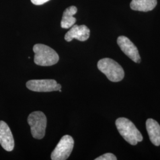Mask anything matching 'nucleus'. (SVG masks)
<instances>
[{
	"instance_id": "2",
	"label": "nucleus",
	"mask_w": 160,
	"mask_h": 160,
	"mask_svg": "<svg viewBox=\"0 0 160 160\" xmlns=\"http://www.w3.org/2000/svg\"><path fill=\"white\" fill-rule=\"evenodd\" d=\"M34 62L38 65L48 67L57 63L59 55L51 48L43 44H36L33 48Z\"/></svg>"
},
{
	"instance_id": "9",
	"label": "nucleus",
	"mask_w": 160,
	"mask_h": 160,
	"mask_svg": "<svg viewBox=\"0 0 160 160\" xmlns=\"http://www.w3.org/2000/svg\"><path fill=\"white\" fill-rule=\"evenodd\" d=\"M90 34V29L85 25L74 24L65 34V39L67 42H71L74 39L80 41H86L89 38Z\"/></svg>"
},
{
	"instance_id": "5",
	"label": "nucleus",
	"mask_w": 160,
	"mask_h": 160,
	"mask_svg": "<svg viewBox=\"0 0 160 160\" xmlns=\"http://www.w3.org/2000/svg\"><path fill=\"white\" fill-rule=\"evenodd\" d=\"M74 145V141L72 137L68 135H64L61 139L55 148L52 151V160H67L72 152Z\"/></svg>"
},
{
	"instance_id": "11",
	"label": "nucleus",
	"mask_w": 160,
	"mask_h": 160,
	"mask_svg": "<svg viewBox=\"0 0 160 160\" xmlns=\"http://www.w3.org/2000/svg\"><path fill=\"white\" fill-rule=\"evenodd\" d=\"M157 4V0H132L130 7L132 10L147 12L152 10Z\"/></svg>"
},
{
	"instance_id": "1",
	"label": "nucleus",
	"mask_w": 160,
	"mask_h": 160,
	"mask_svg": "<svg viewBox=\"0 0 160 160\" xmlns=\"http://www.w3.org/2000/svg\"><path fill=\"white\" fill-rule=\"evenodd\" d=\"M116 126L120 135L131 145H135L143 140L141 133L128 119L125 118H118L116 120Z\"/></svg>"
},
{
	"instance_id": "6",
	"label": "nucleus",
	"mask_w": 160,
	"mask_h": 160,
	"mask_svg": "<svg viewBox=\"0 0 160 160\" xmlns=\"http://www.w3.org/2000/svg\"><path fill=\"white\" fill-rule=\"evenodd\" d=\"M26 87L30 90L36 92L59 91L62 87L54 80H32L27 82Z\"/></svg>"
},
{
	"instance_id": "10",
	"label": "nucleus",
	"mask_w": 160,
	"mask_h": 160,
	"mask_svg": "<svg viewBox=\"0 0 160 160\" xmlns=\"http://www.w3.org/2000/svg\"><path fill=\"white\" fill-rule=\"evenodd\" d=\"M146 128L149 139L155 146L160 145V125L152 119H148L146 122Z\"/></svg>"
},
{
	"instance_id": "14",
	"label": "nucleus",
	"mask_w": 160,
	"mask_h": 160,
	"mask_svg": "<svg viewBox=\"0 0 160 160\" xmlns=\"http://www.w3.org/2000/svg\"><path fill=\"white\" fill-rule=\"evenodd\" d=\"M49 0H31L32 2L34 4V5H37V6H39V5H42L43 4H45L46 2L49 1Z\"/></svg>"
},
{
	"instance_id": "12",
	"label": "nucleus",
	"mask_w": 160,
	"mask_h": 160,
	"mask_svg": "<svg viewBox=\"0 0 160 160\" xmlns=\"http://www.w3.org/2000/svg\"><path fill=\"white\" fill-rule=\"evenodd\" d=\"M77 12V8L75 6H71L67 8L63 13L61 26L63 29H69L74 25L76 18L74 17Z\"/></svg>"
},
{
	"instance_id": "7",
	"label": "nucleus",
	"mask_w": 160,
	"mask_h": 160,
	"mask_svg": "<svg viewBox=\"0 0 160 160\" xmlns=\"http://www.w3.org/2000/svg\"><path fill=\"white\" fill-rule=\"evenodd\" d=\"M118 45L122 52L136 63L141 62V57L137 46L129 38L124 36H120L117 40Z\"/></svg>"
},
{
	"instance_id": "8",
	"label": "nucleus",
	"mask_w": 160,
	"mask_h": 160,
	"mask_svg": "<svg viewBox=\"0 0 160 160\" xmlns=\"http://www.w3.org/2000/svg\"><path fill=\"white\" fill-rule=\"evenodd\" d=\"M0 144L7 151H12L14 147V141L12 131L4 121H0Z\"/></svg>"
},
{
	"instance_id": "3",
	"label": "nucleus",
	"mask_w": 160,
	"mask_h": 160,
	"mask_svg": "<svg viewBox=\"0 0 160 160\" xmlns=\"http://www.w3.org/2000/svg\"><path fill=\"white\" fill-rule=\"evenodd\" d=\"M98 69L112 82H119L123 79L125 72L119 63L110 58H103L97 63Z\"/></svg>"
},
{
	"instance_id": "4",
	"label": "nucleus",
	"mask_w": 160,
	"mask_h": 160,
	"mask_svg": "<svg viewBox=\"0 0 160 160\" xmlns=\"http://www.w3.org/2000/svg\"><path fill=\"white\" fill-rule=\"evenodd\" d=\"M28 122L30 126L32 137L41 139L45 137L47 119L46 116L42 112L36 111L29 114Z\"/></svg>"
},
{
	"instance_id": "13",
	"label": "nucleus",
	"mask_w": 160,
	"mask_h": 160,
	"mask_svg": "<svg viewBox=\"0 0 160 160\" xmlns=\"http://www.w3.org/2000/svg\"><path fill=\"white\" fill-rule=\"evenodd\" d=\"M117 158L114 154L112 153H106L102 156L96 158L95 160H116Z\"/></svg>"
}]
</instances>
